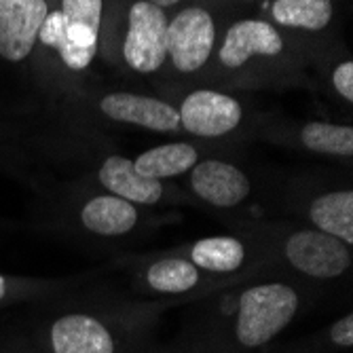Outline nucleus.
<instances>
[{"mask_svg":"<svg viewBox=\"0 0 353 353\" xmlns=\"http://www.w3.org/2000/svg\"><path fill=\"white\" fill-rule=\"evenodd\" d=\"M216 28L210 13L190 7L168 23V55L180 72H195L210 59Z\"/></svg>","mask_w":353,"mask_h":353,"instance_id":"obj_3","label":"nucleus"},{"mask_svg":"<svg viewBox=\"0 0 353 353\" xmlns=\"http://www.w3.org/2000/svg\"><path fill=\"white\" fill-rule=\"evenodd\" d=\"M83 224L98 235H123L138 222L136 208L121 197H95L81 212Z\"/></svg>","mask_w":353,"mask_h":353,"instance_id":"obj_12","label":"nucleus"},{"mask_svg":"<svg viewBox=\"0 0 353 353\" xmlns=\"http://www.w3.org/2000/svg\"><path fill=\"white\" fill-rule=\"evenodd\" d=\"M285 256L301 273L330 279L341 275L351 265L347 243L324 231H299L285 243Z\"/></svg>","mask_w":353,"mask_h":353,"instance_id":"obj_4","label":"nucleus"},{"mask_svg":"<svg viewBox=\"0 0 353 353\" xmlns=\"http://www.w3.org/2000/svg\"><path fill=\"white\" fill-rule=\"evenodd\" d=\"M299 309V296L290 285L265 283L241 294L237 339L245 347H261L279 334Z\"/></svg>","mask_w":353,"mask_h":353,"instance_id":"obj_1","label":"nucleus"},{"mask_svg":"<svg viewBox=\"0 0 353 353\" xmlns=\"http://www.w3.org/2000/svg\"><path fill=\"white\" fill-rule=\"evenodd\" d=\"M190 184L201 199L216 208H233L250 192V180L245 174L224 161H203L195 165Z\"/></svg>","mask_w":353,"mask_h":353,"instance_id":"obj_9","label":"nucleus"},{"mask_svg":"<svg viewBox=\"0 0 353 353\" xmlns=\"http://www.w3.org/2000/svg\"><path fill=\"white\" fill-rule=\"evenodd\" d=\"M53 353H114V343L95 317L72 313L59 317L51 328Z\"/></svg>","mask_w":353,"mask_h":353,"instance_id":"obj_10","label":"nucleus"},{"mask_svg":"<svg viewBox=\"0 0 353 353\" xmlns=\"http://www.w3.org/2000/svg\"><path fill=\"white\" fill-rule=\"evenodd\" d=\"M273 19L279 26L324 30L332 19L330 0H275Z\"/></svg>","mask_w":353,"mask_h":353,"instance_id":"obj_16","label":"nucleus"},{"mask_svg":"<svg viewBox=\"0 0 353 353\" xmlns=\"http://www.w3.org/2000/svg\"><path fill=\"white\" fill-rule=\"evenodd\" d=\"M180 125L201 138H216L233 132L241 121V106L218 91H195L178 110Z\"/></svg>","mask_w":353,"mask_h":353,"instance_id":"obj_6","label":"nucleus"},{"mask_svg":"<svg viewBox=\"0 0 353 353\" xmlns=\"http://www.w3.org/2000/svg\"><path fill=\"white\" fill-rule=\"evenodd\" d=\"M197 281V267L188 261H161L148 269V283L157 292H186Z\"/></svg>","mask_w":353,"mask_h":353,"instance_id":"obj_20","label":"nucleus"},{"mask_svg":"<svg viewBox=\"0 0 353 353\" xmlns=\"http://www.w3.org/2000/svg\"><path fill=\"white\" fill-rule=\"evenodd\" d=\"M332 81H334L336 91L343 95L345 100L351 102V100H353V63H351V61L341 63V66L334 70Z\"/></svg>","mask_w":353,"mask_h":353,"instance_id":"obj_21","label":"nucleus"},{"mask_svg":"<svg viewBox=\"0 0 353 353\" xmlns=\"http://www.w3.org/2000/svg\"><path fill=\"white\" fill-rule=\"evenodd\" d=\"M100 182L125 201L134 203H157L161 199L163 186L154 178H144L136 172L134 161L125 157H110L100 170Z\"/></svg>","mask_w":353,"mask_h":353,"instance_id":"obj_11","label":"nucleus"},{"mask_svg":"<svg viewBox=\"0 0 353 353\" xmlns=\"http://www.w3.org/2000/svg\"><path fill=\"white\" fill-rule=\"evenodd\" d=\"M309 216L313 224L343 243H353V192H328L311 203Z\"/></svg>","mask_w":353,"mask_h":353,"instance_id":"obj_13","label":"nucleus"},{"mask_svg":"<svg viewBox=\"0 0 353 353\" xmlns=\"http://www.w3.org/2000/svg\"><path fill=\"white\" fill-rule=\"evenodd\" d=\"M5 292H7V281H5V277H3V275H0V301H3Z\"/></svg>","mask_w":353,"mask_h":353,"instance_id":"obj_24","label":"nucleus"},{"mask_svg":"<svg viewBox=\"0 0 353 353\" xmlns=\"http://www.w3.org/2000/svg\"><path fill=\"white\" fill-rule=\"evenodd\" d=\"M148 3H152V5H157V7H172V5H176L178 0H148Z\"/></svg>","mask_w":353,"mask_h":353,"instance_id":"obj_23","label":"nucleus"},{"mask_svg":"<svg viewBox=\"0 0 353 353\" xmlns=\"http://www.w3.org/2000/svg\"><path fill=\"white\" fill-rule=\"evenodd\" d=\"M281 49L283 41L271 23L245 19L229 28L220 49V61L227 68H239L252 55H277Z\"/></svg>","mask_w":353,"mask_h":353,"instance_id":"obj_8","label":"nucleus"},{"mask_svg":"<svg viewBox=\"0 0 353 353\" xmlns=\"http://www.w3.org/2000/svg\"><path fill=\"white\" fill-rule=\"evenodd\" d=\"M195 161H197V150L190 144L176 142V144H165L146 150L144 154L138 157V161H134V168L144 178L161 180L188 172L195 165Z\"/></svg>","mask_w":353,"mask_h":353,"instance_id":"obj_14","label":"nucleus"},{"mask_svg":"<svg viewBox=\"0 0 353 353\" xmlns=\"http://www.w3.org/2000/svg\"><path fill=\"white\" fill-rule=\"evenodd\" d=\"M330 339L339 347H351L353 345V315H345L343 319L330 328Z\"/></svg>","mask_w":353,"mask_h":353,"instance_id":"obj_22","label":"nucleus"},{"mask_svg":"<svg viewBox=\"0 0 353 353\" xmlns=\"http://www.w3.org/2000/svg\"><path fill=\"white\" fill-rule=\"evenodd\" d=\"M303 144L315 152L349 157L353 152V130L345 125L309 123L303 134Z\"/></svg>","mask_w":353,"mask_h":353,"instance_id":"obj_19","label":"nucleus"},{"mask_svg":"<svg viewBox=\"0 0 353 353\" xmlns=\"http://www.w3.org/2000/svg\"><path fill=\"white\" fill-rule=\"evenodd\" d=\"M47 15L45 0H0V55L9 61L26 59Z\"/></svg>","mask_w":353,"mask_h":353,"instance_id":"obj_5","label":"nucleus"},{"mask_svg":"<svg viewBox=\"0 0 353 353\" xmlns=\"http://www.w3.org/2000/svg\"><path fill=\"white\" fill-rule=\"evenodd\" d=\"M243 245L239 239L233 237H210L201 239L192 248V265H199L208 271L216 273H229L239 269L243 263Z\"/></svg>","mask_w":353,"mask_h":353,"instance_id":"obj_18","label":"nucleus"},{"mask_svg":"<svg viewBox=\"0 0 353 353\" xmlns=\"http://www.w3.org/2000/svg\"><path fill=\"white\" fill-rule=\"evenodd\" d=\"M100 108L114 121L134 123L154 132H176L180 127V114L176 108L134 93H110L102 100Z\"/></svg>","mask_w":353,"mask_h":353,"instance_id":"obj_7","label":"nucleus"},{"mask_svg":"<svg viewBox=\"0 0 353 353\" xmlns=\"http://www.w3.org/2000/svg\"><path fill=\"white\" fill-rule=\"evenodd\" d=\"M39 39L43 45L47 47H53L59 51L63 63H66L68 68L72 70H83L87 68L91 59L98 53V49H83V47H77L68 34V26H66V19H63V13L61 11H53L45 17L41 30H39Z\"/></svg>","mask_w":353,"mask_h":353,"instance_id":"obj_17","label":"nucleus"},{"mask_svg":"<svg viewBox=\"0 0 353 353\" xmlns=\"http://www.w3.org/2000/svg\"><path fill=\"white\" fill-rule=\"evenodd\" d=\"M63 19L68 34L77 47L98 49V34L102 23V0H61Z\"/></svg>","mask_w":353,"mask_h":353,"instance_id":"obj_15","label":"nucleus"},{"mask_svg":"<svg viewBox=\"0 0 353 353\" xmlns=\"http://www.w3.org/2000/svg\"><path fill=\"white\" fill-rule=\"evenodd\" d=\"M168 17L161 7L148 0H138L130 9L123 55L138 72H154L168 57Z\"/></svg>","mask_w":353,"mask_h":353,"instance_id":"obj_2","label":"nucleus"}]
</instances>
